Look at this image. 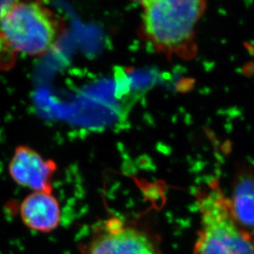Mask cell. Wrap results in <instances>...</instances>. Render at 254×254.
I'll use <instances>...</instances> for the list:
<instances>
[{
	"instance_id": "cell-7",
	"label": "cell",
	"mask_w": 254,
	"mask_h": 254,
	"mask_svg": "<svg viewBox=\"0 0 254 254\" xmlns=\"http://www.w3.org/2000/svg\"><path fill=\"white\" fill-rule=\"evenodd\" d=\"M230 209L238 222L245 228H254V170L243 167L234 180Z\"/></svg>"
},
{
	"instance_id": "cell-8",
	"label": "cell",
	"mask_w": 254,
	"mask_h": 254,
	"mask_svg": "<svg viewBox=\"0 0 254 254\" xmlns=\"http://www.w3.org/2000/svg\"><path fill=\"white\" fill-rule=\"evenodd\" d=\"M17 1H0V23Z\"/></svg>"
},
{
	"instance_id": "cell-1",
	"label": "cell",
	"mask_w": 254,
	"mask_h": 254,
	"mask_svg": "<svg viewBox=\"0 0 254 254\" xmlns=\"http://www.w3.org/2000/svg\"><path fill=\"white\" fill-rule=\"evenodd\" d=\"M141 6V36L169 60H192L197 54V24L206 12L202 0H145Z\"/></svg>"
},
{
	"instance_id": "cell-2",
	"label": "cell",
	"mask_w": 254,
	"mask_h": 254,
	"mask_svg": "<svg viewBox=\"0 0 254 254\" xmlns=\"http://www.w3.org/2000/svg\"><path fill=\"white\" fill-rule=\"evenodd\" d=\"M197 206L201 226L195 254H254V238L235 219L218 185L201 192Z\"/></svg>"
},
{
	"instance_id": "cell-3",
	"label": "cell",
	"mask_w": 254,
	"mask_h": 254,
	"mask_svg": "<svg viewBox=\"0 0 254 254\" xmlns=\"http://www.w3.org/2000/svg\"><path fill=\"white\" fill-rule=\"evenodd\" d=\"M65 32V23L41 2H18L0 23V35L15 53L42 56L56 46Z\"/></svg>"
},
{
	"instance_id": "cell-6",
	"label": "cell",
	"mask_w": 254,
	"mask_h": 254,
	"mask_svg": "<svg viewBox=\"0 0 254 254\" xmlns=\"http://www.w3.org/2000/svg\"><path fill=\"white\" fill-rule=\"evenodd\" d=\"M19 215L22 223L30 230L52 232L60 223V202L53 193L31 192L20 204Z\"/></svg>"
},
{
	"instance_id": "cell-4",
	"label": "cell",
	"mask_w": 254,
	"mask_h": 254,
	"mask_svg": "<svg viewBox=\"0 0 254 254\" xmlns=\"http://www.w3.org/2000/svg\"><path fill=\"white\" fill-rule=\"evenodd\" d=\"M80 251L82 254H160L146 230L116 216L99 222Z\"/></svg>"
},
{
	"instance_id": "cell-5",
	"label": "cell",
	"mask_w": 254,
	"mask_h": 254,
	"mask_svg": "<svg viewBox=\"0 0 254 254\" xmlns=\"http://www.w3.org/2000/svg\"><path fill=\"white\" fill-rule=\"evenodd\" d=\"M57 165L52 160H45L34 149L17 146L9 162L8 171L16 184L33 192L53 193L54 175Z\"/></svg>"
}]
</instances>
